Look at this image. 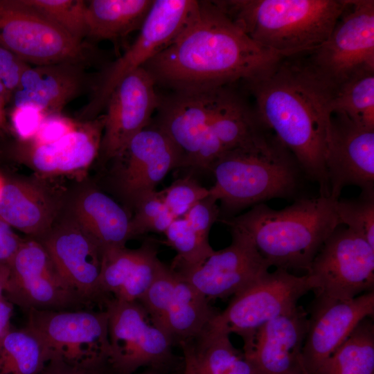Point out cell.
<instances>
[{
	"label": "cell",
	"instance_id": "obj_1",
	"mask_svg": "<svg viewBox=\"0 0 374 374\" xmlns=\"http://www.w3.org/2000/svg\"><path fill=\"white\" fill-rule=\"evenodd\" d=\"M282 57L251 40L214 1H199L188 25L143 67L157 87L196 91L251 80Z\"/></svg>",
	"mask_w": 374,
	"mask_h": 374
},
{
	"label": "cell",
	"instance_id": "obj_2",
	"mask_svg": "<svg viewBox=\"0 0 374 374\" xmlns=\"http://www.w3.org/2000/svg\"><path fill=\"white\" fill-rule=\"evenodd\" d=\"M254 99L259 121L329 197L325 149L332 111V91L300 55L282 57L269 70L243 82Z\"/></svg>",
	"mask_w": 374,
	"mask_h": 374
},
{
	"label": "cell",
	"instance_id": "obj_3",
	"mask_svg": "<svg viewBox=\"0 0 374 374\" xmlns=\"http://www.w3.org/2000/svg\"><path fill=\"white\" fill-rule=\"evenodd\" d=\"M330 197L301 198L280 210L263 203L221 221L247 235L267 262L276 269L308 270L323 242L339 226Z\"/></svg>",
	"mask_w": 374,
	"mask_h": 374
},
{
	"label": "cell",
	"instance_id": "obj_4",
	"mask_svg": "<svg viewBox=\"0 0 374 374\" xmlns=\"http://www.w3.org/2000/svg\"><path fill=\"white\" fill-rule=\"evenodd\" d=\"M216 5L257 44L283 57L322 44L347 0H218Z\"/></svg>",
	"mask_w": 374,
	"mask_h": 374
},
{
	"label": "cell",
	"instance_id": "obj_5",
	"mask_svg": "<svg viewBox=\"0 0 374 374\" xmlns=\"http://www.w3.org/2000/svg\"><path fill=\"white\" fill-rule=\"evenodd\" d=\"M296 160L276 137L251 149L222 154L212 165L215 182L209 195L227 211L294 195L299 184Z\"/></svg>",
	"mask_w": 374,
	"mask_h": 374
},
{
	"label": "cell",
	"instance_id": "obj_6",
	"mask_svg": "<svg viewBox=\"0 0 374 374\" xmlns=\"http://www.w3.org/2000/svg\"><path fill=\"white\" fill-rule=\"evenodd\" d=\"M198 5L196 0H154L132 45L95 75L91 97L80 110V118L86 121L100 115L122 79L167 47L188 25Z\"/></svg>",
	"mask_w": 374,
	"mask_h": 374
},
{
	"label": "cell",
	"instance_id": "obj_7",
	"mask_svg": "<svg viewBox=\"0 0 374 374\" xmlns=\"http://www.w3.org/2000/svg\"><path fill=\"white\" fill-rule=\"evenodd\" d=\"M0 45L30 65L92 64L97 53L21 0H0Z\"/></svg>",
	"mask_w": 374,
	"mask_h": 374
},
{
	"label": "cell",
	"instance_id": "obj_8",
	"mask_svg": "<svg viewBox=\"0 0 374 374\" xmlns=\"http://www.w3.org/2000/svg\"><path fill=\"white\" fill-rule=\"evenodd\" d=\"M299 55L332 92L357 71L374 69V1L347 0L328 39Z\"/></svg>",
	"mask_w": 374,
	"mask_h": 374
},
{
	"label": "cell",
	"instance_id": "obj_9",
	"mask_svg": "<svg viewBox=\"0 0 374 374\" xmlns=\"http://www.w3.org/2000/svg\"><path fill=\"white\" fill-rule=\"evenodd\" d=\"M26 327L45 344L51 359L73 365H107L109 353L106 311L31 310Z\"/></svg>",
	"mask_w": 374,
	"mask_h": 374
},
{
	"label": "cell",
	"instance_id": "obj_10",
	"mask_svg": "<svg viewBox=\"0 0 374 374\" xmlns=\"http://www.w3.org/2000/svg\"><path fill=\"white\" fill-rule=\"evenodd\" d=\"M314 289L307 274L296 276L282 269L268 271L233 296L208 326L240 335L244 341L269 321L294 310L298 301Z\"/></svg>",
	"mask_w": 374,
	"mask_h": 374
},
{
	"label": "cell",
	"instance_id": "obj_11",
	"mask_svg": "<svg viewBox=\"0 0 374 374\" xmlns=\"http://www.w3.org/2000/svg\"><path fill=\"white\" fill-rule=\"evenodd\" d=\"M317 297L346 300L374 288V248L339 225L328 236L306 273Z\"/></svg>",
	"mask_w": 374,
	"mask_h": 374
},
{
	"label": "cell",
	"instance_id": "obj_12",
	"mask_svg": "<svg viewBox=\"0 0 374 374\" xmlns=\"http://www.w3.org/2000/svg\"><path fill=\"white\" fill-rule=\"evenodd\" d=\"M108 314V366L114 374H133L143 366L159 369L172 356V339L150 319L138 301H105Z\"/></svg>",
	"mask_w": 374,
	"mask_h": 374
},
{
	"label": "cell",
	"instance_id": "obj_13",
	"mask_svg": "<svg viewBox=\"0 0 374 374\" xmlns=\"http://www.w3.org/2000/svg\"><path fill=\"white\" fill-rule=\"evenodd\" d=\"M139 302L152 323L179 344L199 336L218 313L205 296L164 264Z\"/></svg>",
	"mask_w": 374,
	"mask_h": 374
},
{
	"label": "cell",
	"instance_id": "obj_14",
	"mask_svg": "<svg viewBox=\"0 0 374 374\" xmlns=\"http://www.w3.org/2000/svg\"><path fill=\"white\" fill-rule=\"evenodd\" d=\"M8 265L10 274L4 296L27 312L61 310L86 303L39 241L24 240Z\"/></svg>",
	"mask_w": 374,
	"mask_h": 374
},
{
	"label": "cell",
	"instance_id": "obj_15",
	"mask_svg": "<svg viewBox=\"0 0 374 374\" xmlns=\"http://www.w3.org/2000/svg\"><path fill=\"white\" fill-rule=\"evenodd\" d=\"M114 161L115 188L134 208L139 199L155 190L170 171L183 168L184 157L168 136L151 122Z\"/></svg>",
	"mask_w": 374,
	"mask_h": 374
},
{
	"label": "cell",
	"instance_id": "obj_16",
	"mask_svg": "<svg viewBox=\"0 0 374 374\" xmlns=\"http://www.w3.org/2000/svg\"><path fill=\"white\" fill-rule=\"evenodd\" d=\"M159 100L157 85L143 67L122 79L105 109V125L98 153L102 160H114L124 152L133 137L150 125Z\"/></svg>",
	"mask_w": 374,
	"mask_h": 374
},
{
	"label": "cell",
	"instance_id": "obj_17",
	"mask_svg": "<svg viewBox=\"0 0 374 374\" xmlns=\"http://www.w3.org/2000/svg\"><path fill=\"white\" fill-rule=\"evenodd\" d=\"M232 240L198 266L174 271L209 301L243 291L269 271V266L251 239L231 229Z\"/></svg>",
	"mask_w": 374,
	"mask_h": 374
},
{
	"label": "cell",
	"instance_id": "obj_18",
	"mask_svg": "<svg viewBox=\"0 0 374 374\" xmlns=\"http://www.w3.org/2000/svg\"><path fill=\"white\" fill-rule=\"evenodd\" d=\"M329 197L337 200L349 186L374 190V129L360 126L332 112L325 149Z\"/></svg>",
	"mask_w": 374,
	"mask_h": 374
},
{
	"label": "cell",
	"instance_id": "obj_19",
	"mask_svg": "<svg viewBox=\"0 0 374 374\" xmlns=\"http://www.w3.org/2000/svg\"><path fill=\"white\" fill-rule=\"evenodd\" d=\"M373 314V291L346 300L317 297L303 347L305 373L316 374L356 326Z\"/></svg>",
	"mask_w": 374,
	"mask_h": 374
},
{
	"label": "cell",
	"instance_id": "obj_20",
	"mask_svg": "<svg viewBox=\"0 0 374 374\" xmlns=\"http://www.w3.org/2000/svg\"><path fill=\"white\" fill-rule=\"evenodd\" d=\"M40 242L85 303L104 297L100 287L104 250L72 217L51 229Z\"/></svg>",
	"mask_w": 374,
	"mask_h": 374
},
{
	"label": "cell",
	"instance_id": "obj_21",
	"mask_svg": "<svg viewBox=\"0 0 374 374\" xmlns=\"http://www.w3.org/2000/svg\"><path fill=\"white\" fill-rule=\"evenodd\" d=\"M308 326L306 312L297 305L244 341L242 351L257 374H306L302 353Z\"/></svg>",
	"mask_w": 374,
	"mask_h": 374
},
{
	"label": "cell",
	"instance_id": "obj_22",
	"mask_svg": "<svg viewBox=\"0 0 374 374\" xmlns=\"http://www.w3.org/2000/svg\"><path fill=\"white\" fill-rule=\"evenodd\" d=\"M160 95L152 123L163 131L182 152L183 168L194 157L229 87Z\"/></svg>",
	"mask_w": 374,
	"mask_h": 374
},
{
	"label": "cell",
	"instance_id": "obj_23",
	"mask_svg": "<svg viewBox=\"0 0 374 374\" xmlns=\"http://www.w3.org/2000/svg\"><path fill=\"white\" fill-rule=\"evenodd\" d=\"M105 114L82 121L71 132L48 143L17 139L10 147L15 160L46 175L73 172L88 168L98 155Z\"/></svg>",
	"mask_w": 374,
	"mask_h": 374
},
{
	"label": "cell",
	"instance_id": "obj_24",
	"mask_svg": "<svg viewBox=\"0 0 374 374\" xmlns=\"http://www.w3.org/2000/svg\"><path fill=\"white\" fill-rule=\"evenodd\" d=\"M80 63L29 66L23 73L11 101L15 107L34 109L46 116L60 114L64 107L92 90L95 75Z\"/></svg>",
	"mask_w": 374,
	"mask_h": 374
},
{
	"label": "cell",
	"instance_id": "obj_25",
	"mask_svg": "<svg viewBox=\"0 0 374 374\" xmlns=\"http://www.w3.org/2000/svg\"><path fill=\"white\" fill-rule=\"evenodd\" d=\"M58 209L56 199L39 185L24 179H6L0 219L11 227L44 237L51 229Z\"/></svg>",
	"mask_w": 374,
	"mask_h": 374
},
{
	"label": "cell",
	"instance_id": "obj_26",
	"mask_svg": "<svg viewBox=\"0 0 374 374\" xmlns=\"http://www.w3.org/2000/svg\"><path fill=\"white\" fill-rule=\"evenodd\" d=\"M72 218L104 251L124 247L132 238L126 210L100 190L92 189L80 194L73 204Z\"/></svg>",
	"mask_w": 374,
	"mask_h": 374
},
{
	"label": "cell",
	"instance_id": "obj_27",
	"mask_svg": "<svg viewBox=\"0 0 374 374\" xmlns=\"http://www.w3.org/2000/svg\"><path fill=\"white\" fill-rule=\"evenodd\" d=\"M153 3L154 0L87 1L86 37L116 44L141 29Z\"/></svg>",
	"mask_w": 374,
	"mask_h": 374
},
{
	"label": "cell",
	"instance_id": "obj_28",
	"mask_svg": "<svg viewBox=\"0 0 374 374\" xmlns=\"http://www.w3.org/2000/svg\"><path fill=\"white\" fill-rule=\"evenodd\" d=\"M229 337L226 332L208 326L194 340L187 341L197 374H257Z\"/></svg>",
	"mask_w": 374,
	"mask_h": 374
},
{
	"label": "cell",
	"instance_id": "obj_29",
	"mask_svg": "<svg viewBox=\"0 0 374 374\" xmlns=\"http://www.w3.org/2000/svg\"><path fill=\"white\" fill-rule=\"evenodd\" d=\"M316 374H374V324L363 319Z\"/></svg>",
	"mask_w": 374,
	"mask_h": 374
},
{
	"label": "cell",
	"instance_id": "obj_30",
	"mask_svg": "<svg viewBox=\"0 0 374 374\" xmlns=\"http://www.w3.org/2000/svg\"><path fill=\"white\" fill-rule=\"evenodd\" d=\"M50 360L39 337L30 328H12L0 348V374H39Z\"/></svg>",
	"mask_w": 374,
	"mask_h": 374
},
{
	"label": "cell",
	"instance_id": "obj_31",
	"mask_svg": "<svg viewBox=\"0 0 374 374\" xmlns=\"http://www.w3.org/2000/svg\"><path fill=\"white\" fill-rule=\"evenodd\" d=\"M332 111L374 129V69L359 70L334 89Z\"/></svg>",
	"mask_w": 374,
	"mask_h": 374
},
{
	"label": "cell",
	"instance_id": "obj_32",
	"mask_svg": "<svg viewBox=\"0 0 374 374\" xmlns=\"http://www.w3.org/2000/svg\"><path fill=\"white\" fill-rule=\"evenodd\" d=\"M164 234L166 243L177 252L170 267L174 271L198 266L215 251L209 242L202 240L194 232L184 217L176 218Z\"/></svg>",
	"mask_w": 374,
	"mask_h": 374
},
{
	"label": "cell",
	"instance_id": "obj_33",
	"mask_svg": "<svg viewBox=\"0 0 374 374\" xmlns=\"http://www.w3.org/2000/svg\"><path fill=\"white\" fill-rule=\"evenodd\" d=\"M74 38L84 41L87 36V1L21 0Z\"/></svg>",
	"mask_w": 374,
	"mask_h": 374
},
{
	"label": "cell",
	"instance_id": "obj_34",
	"mask_svg": "<svg viewBox=\"0 0 374 374\" xmlns=\"http://www.w3.org/2000/svg\"><path fill=\"white\" fill-rule=\"evenodd\" d=\"M146 242L135 249L125 247L112 248L104 251L100 287L103 296H114L125 283L136 265L143 256Z\"/></svg>",
	"mask_w": 374,
	"mask_h": 374
},
{
	"label": "cell",
	"instance_id": "obj_35",
	"mask_svg": "<svg viewBox=\"0 0 374 374\" xmlns=\"http://www.w3.org/2000/svg\"><path fill=\"white\" fill-rule=\"evenodd\" d=\"M335 208L339 225H345L374 248V190L362 191L355 199H339Z\"/></svg>",
	"mask_w": 374,
	"mask_h": 374
},
{
	"label": "cell",
	"instance_id": "obj_36",
	"mask_svg": "<svg viewBox=\"0 0 374 374\" xmlns=\"http://www.w3.org/2000/svg\"><path fill=\"white\" fill-rule=\"evenodd\" d=\"M130 218L132 238L149 232L164 233L176 217L166 206L160 191L154 190L135 204Z\"/></svg>",
	"mask_w": 374,
	"mask_h": 374
},
{
	"label": "cell",
	"instance_id": "obj_37",
	"mask_svg": "<svg viewBox=\"0 0 374 374\" xmlns=\"http://www.w3.org/2000/svg\"><path fill=\"white\" fill-rule=\"evenodd\" d=\"M163 264L157 256L154 243L147 241L143 256L113 299L127 302H139L152 284Z\"/></svg>",
	"mask_w": 374,
	"mask_h": 374
},
{
	"label": "cell",
	"instance_id": "obj_38",
	"mask_svg": "<svg viewBox=\"0 0 374 374\" xmlns=\"http://www.w3.org/2000/svg\"><path fill=\"white\" fill-rule=\"evenodd\" d=\"M162 199L176 217H183L199 201L209 195V190L195 179L186 177L175 180L160 191Z\"/></svg>",
	"mask_w": 374,
	"mask_h": 374
},
{
	"label": "cell",
	"instance_id": "obj_39",
	"mask_svg": "<svg viewBox=\"0 0 374 374\" xmlns=\"http://www.w3.org/2000/svg\"><path fill=\"white\" fill-rule=\"evenodd\" d=\"M217 202L209 195L195 204L183 217L194 232L207 242H209L211 229L220 215Z\"/></svg>",
	"mask_w": 374,
	"mask_h": 374
},
{
	"label": "cell",
	"instance_id": "obj_40",
	"mask_svg": "<svg viewBox=\"0 0 374 374\" xmlns=\"http://www.w3.org/2000/svg\"><path fill=\"white\" fill-rule=\"evenodd\" d=\"M46 116L29 107H12L10 114L12 130L21 141L32 139Z\"/></svg>",
	"mask_w": 374,
	"mask_h": 374
},
{
	"label": "cell",
	"instance_id": "obj_41",
	"mask_svg": "<svg viewBox=\"0 0 374 374\" xmlns=\"http://www.w3.org/2000/svg\"><path fill=\"white\" fill-rule=\"evenodd\" d=\"M29 66L0 45V80L11 96L18 88L21 77Z\"/></svg>",
	"mask_w": 374,
	"mask_h": 374
},
{
	"label": "cell",
	"instance_id": "obj_42",
	"mask_svg": "<svg viewBox=\"0 0 374 374\" xmlns=\"http://www.w3.org/2000/svg\"><path fill=\"white\" fill-rule=\"evenodd\" d=\"M78 123L60 114L46 116L35 136L30 140L37 143L56 141L73 131Z\"/></svg>",
	"mask_w": 374,
	"mask_h": 374
},
{
	"label": "cell",
	"instance_id": "obj_43",
	"mask_svg": "<svg viewBox=\"0 0 374 374\" xmlns=\"http://www.w3.org/2000/svg\"><path fill=\"white\" fill-rule=\"evenodd\" d=\"M107 365L85 366L73 365L58 359H51L39 374H108Z\"/></svg>",
	"mask_w": 374,
	"mask_h": 374
},
{
	"label": "cell",
	"instance_id": "obj_44",
	"mask_svg": "<svg viewBox=\"0 0 374 374\" xmlns=\"http://www.w3.org/2000/svg\"><path fill=\"white\" fill-rule=\"evenodd\" d=\"M22 240L6 222L0 219V261L8 264L14 257Z\"/></svg>",
	"mask_w": 374,
	"mask_h": 374
},
{
	"label": "cell",
	"instance_id": "obj_45",
	"mask_svg": "<svg viewBox=\"0 0 374 374\" xmlns=\"http://www.w3.org/2000/svg\"><path fill=\"white\" fill-rule=\"evenodd\" d=\"M13 314V304L4 296L0 298V348L10 330L12 328L10 320Z\"/></svg>",
	"mask_w": 374,
	"mask_h": 374
},
{
	"label": "cell",
	"instance_id": "obj_46",
	"mask_svg": "<svg viewBox=\"0 0 374 374\" xmlns=\"http://www.w3.org/2000/svg\"><path fill=\"white\" fill-rule=\"evenodd\" d=\"M184 354V374H197L194 367L193 362L190 353L187 341L179 344Z\"/></svg>",
	"mask_w": 374,
	"mask_h": 374
},
{
	"label": "cell",
	"instance_id": "obj_47",
	"mask_svg": "<svg viewBox=\"0 0 374 374\" xmlns=\"http://www.w3.org/2000/svg\"><path fill=\"white\" fill-rule=\"evenodd\" d=\"M10 274L8 264L0 261V298L4 296L9 282Z\"/></svg>",
	"mask_w": 374,
	"mask_h": 374
},
{
	"label": "cell",
	"instance_id": "obj_48",
	"mask_svg": "<svg viewBox=\"0 0 374 374\" xmlns=\"http://www.w3.org/2000/svg\"><path fill=\"white\" fill-rule=\"evenodd\" d=\"M6 105L4 100L0 97V131L5 132H8L10 128L5 111Z\"/></svg>",
	"mask_w": 374,
	"mask_h": 374
},
{
	"label": "cell",
	"instance_id": "obj_49",
	"mask_svg": "<svg viewBox=\"0 0 374 374\" xmlns=\"http://www.w3.org/2000/svg\"><path fill=\"white\" fill-rule=\"evenodd\" d=\"M0 97L4 100L6 104L10 103L11 98H12L11 94L6 90V89L2 84L1 80H0Z\"/></svg>",
	"mask_w": 374,
	"mask_h": 374
},
{
	"label": "cell",
	"instance_id": "obj_50",
	"mask_svg": "<svg viewBox=\"0 0 374 374\" xmlns=\"http://www.w3.org/2000/svg\"><path fill=\"white\" fill-rule=\"evenodd\" d=\"M5 183H6V179H5V178H4V177H3V175L0 173V199H1V197L2 193H3V188H4Z\"/></svg>",
	"mask_w": 374,
	"mask_h": 374
},
{
	"label": "cell",
	"instance_id": "obj_51",
	"mask_svg": "<svg viewBox=\"0 0 374 374\" xmlns=\"http://www.w3.org/2000/svg\"><path fill=\"white\" fill-rule=\"evenodd\" d=\"M140 374H160V373L157 370L152 369V370H149L145 372L141 373Z\"/></svg>",
	"mask_w": 374,
	"mask_h": 374
}]
</instances>
